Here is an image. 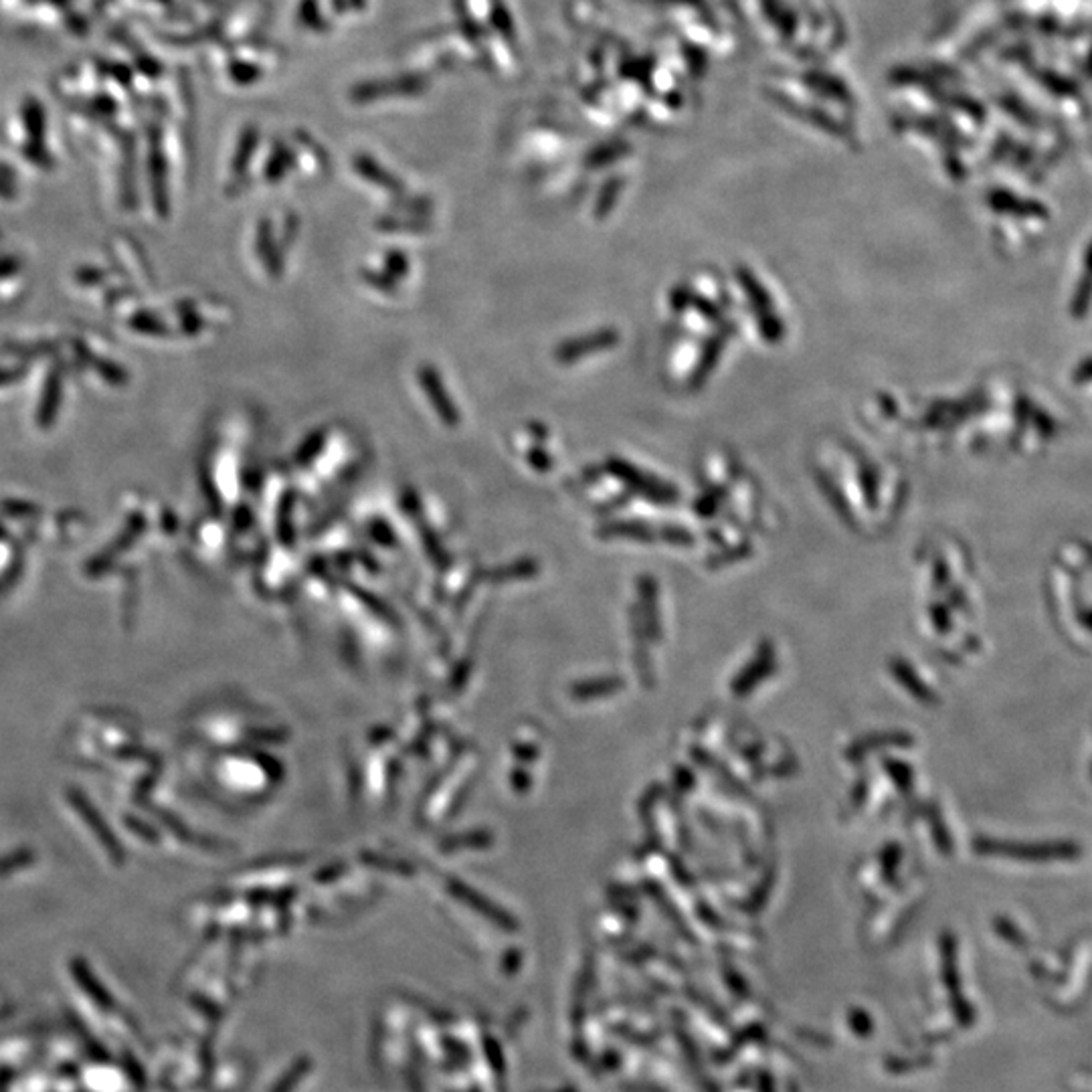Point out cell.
<instances>
[{
  "label": "cell",
  "mask_w": 1092,
  "mask_h": 1092,
  "mask_svg": "<svg viewBox=\"0 0 1092 1092\" xmlns=\"http://www.w3.org/2000/svg\"><path fill=\"white\" fill-rule=\"evenodd\" d=\"M419 380L421 384L425 386V392L433 405V409L437 411V415L441 417V421L447 425V427H457L459 425V413L455 409V405L451 403L439 374L431 368V366H423L419 370Z\"/></svg>",
  "instance_id": "obj_1"
},
{
  "label": "cell",
  "mask_w": 1092,
  "mask_h": 1092,
  "mask_svg": "<svg viewBox=\"0 0 1092 1092\" xmlns=\"http://www.w3.org/2000/svg\"><path fill=\"white\" fill-rule=\"evenodd\" d=\"M59 401H61V372L59 370H53L49 376H47V382H45V390H43V398H41V407H39V425L43 429L51 427L53 421H55V415L59 411Z\"/></svg>",
  "instance_id": "obj_2"
},
{
  "label": "cell",
  "mask_w": 1092,
  "mask_h": 1092,
  "mask_svg": "<svg viewBox=\"0 0 1092 1092\" xmlns=\"http://www.w3.org/2000/svg\"><path fill=\"white\" fill-rule=\"evenodd\" d=\"M130 329H134V331H138V333H142V335H150V337H160V335L166 333V329L162 326V322H160L156 316L148 314V312H140V314H136V316L130 320Z\"/></svg>",
  "instance_id": "obj_3"
},
{
  "label": "cell",
  "mask_w": 1092,
  "mask_h": 1092,
  "mask_svg": "<svg viewBox=\"0 0 1092 1092\" xmlns=\"http://www.w3.org/2000/svg\"><path fill=\"white\" fill-rule=\"evenodd\" d=\"M324 441H326L324 433H316V435L308 437V441H306V443L300 447V451H298V461H300V463H308V461H312V459L318 455V451H320V447L324 445Z\"/></svg>",
  "instance_id": "obj_4"
},
{
  "label": "cell",
  "mask_w": 1092,
  "mask_h": 1092,
  "mask_svg": "<svg viewBox=\"0 0 1092 1092\" xmlns=\"http://www.w3.org/2000/svg\"><path fill=\"white\" fill-rule=\"evenodd\" d=\"M0 508L8 514V516H30V514H37V506L32 504H26V502H12V500H6L0 504Z\"/></svg>",
  "instance_id": "obj_5"
},
{
  "label": "cell",
  "mask_w": 1092,
  "mask_h": 1092,
  "mask_svg": "<svg viewBox=\"0 0 1092 1092\" xmlns=\"http://www.w3.org/2000/svg\"><path fill=\"white\" fill-rule=\"evenodd\" d=\"M386 268L392 276L407 274V260H403V256L398 253H390V260H386Z\"/></svg>",
  "instance_id": "obj_6"
},
{
  "label": "cell",
  "mask_w": 1092,
  "mask_h": 1092,
  "mask_svg": "<svg viewBox=\"0 0 1092 1092\" xmlns=\"http://www.w3.org/2000/svg\"><path fill=\"white\" fill-rule=\"evenodd\" d=\"M24 370L26 368H2L0 370V384H10V382H16L24 376Z\"/></svg>",
  "instance_id": "obj_7"
},
{
  "label": "cell",
  "mask_w": 1092,
  "mask_h": 1092,
  "mask_svg": "<svg viewBox=\"0 0 1092 1092\" xmlns=\"http://www.w3.org/2000/svg\"><path fill=\"white\" fill-rule=\"evenodd\" d=\"M20 270V264L14 258L0 260V278H8Z\"/></svg>",
  "instance_id": "obj_8"
},
{
  "label": "cell",
  "mask_w": 1092,
  "mask_h": 1092,
  "mask_svg": "<svg viewBox=\"0 0 1092 1092\" xmlns=\"http://www.w3.org/2000/svg\"><path fill=\"white\" fill-rule=\"evenodd\" d=\"M77 280H79L81 284H99V282L103 280V274L97 272V270H81L79 276H77Z\"/></svg>",
  "instance_id": "obj_9"
},
{
  "label": "cell",
  "mask_w": 1092,
  "mask_h": 1092,
  "mask_svg": "<svg viewBox=\"0 0 1092 1092\" xmlns=\"http://www.w3.org/2000/svg\"><path fill=\"white\" fill-rule=\"evenodd\" d=\"M2 536H4V528L0 526V538H2Z\"/></svg>",
  "instance_id": "obj_10"
}]
</instances>
